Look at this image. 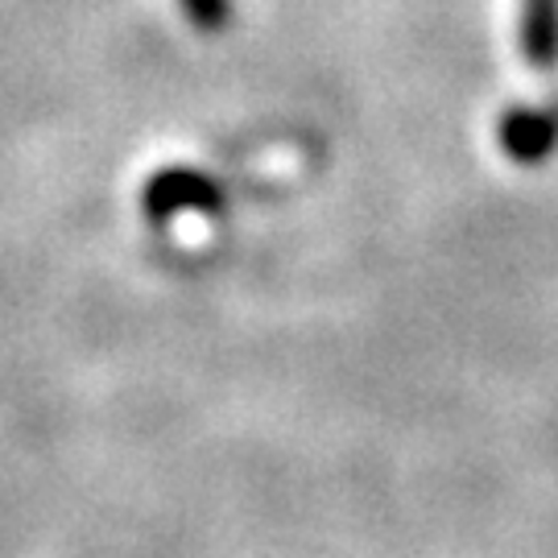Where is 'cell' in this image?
Listing matches in <instances>:
<instances>
[{"label": "cell", "instance_id": "obj_1", "mask_svg": "<svg viewBox=\"0 0 558 558\" xmlns=\"http://www.w3.org/2000/svg\"><path fill=\"white\" fill-rule=\"evenodd\" d=\"M500 145L525 166L550 158L558 145V108H513L500 120Z\"/></svg>", "mask_w": 558, "mask_h": 558}, {"label": "cell", "instance_id": "obj_2", "mask_svg": "<svg viewBox=\"0 0 558 558\" xmlns=\"http://www.w3.org/2000/svg\"><path fill=\"white\" fill-rule=\"evenodd\" d=\"M521 46L534 66H550L558 59V0H525Z\"/></svg>", "mask_w": 558, "mask_h": 558}, {"label": "cell", "instance_id": "obj_3", "mask_svg": "<svg viewBox=\"0 0 558 558\" xmlns=\"http://www.w3.org/2000/svg\"><path fill=\"white\" fill-rule=\"evenodd\" d=\"M182 9H186V17L195 21L199 29H207V34L223 29V25H228V13H232L228 0H182Z\"/></svg>", "mask_w": 558, "mask_h": 558}]
</instances>
